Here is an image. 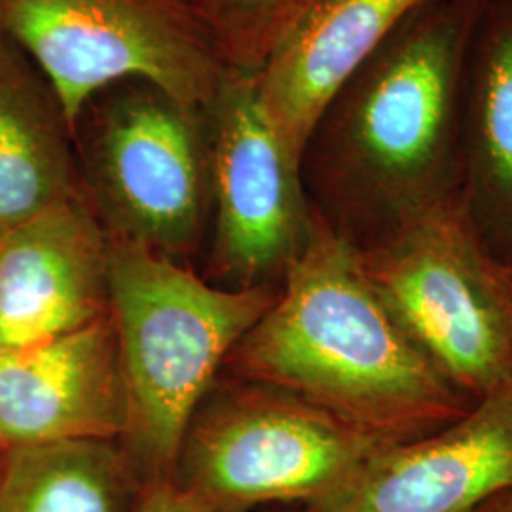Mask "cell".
<instances>
[{"instance_id":"277c9868","label":"cell","mask_w":512,"mask_h":512,"mask_svg":"<svg viewBox=\"0 0 512 512\" xmlns=\"http://www.w3.org/2000/svg\"><path fill=\"white\" fill-rule=\"evenodd\" d=\"M73 139L84 194L109 236L173 260L200 247L213 215L207 110L124 78L82 103Z\"/></svg>"},{"instance_id":"5bb4252c","label":"cell","mask_w":512,"mask_h":512,"mask_svg":"<svg viewBox=\"0 0 512 512\" xmlns=\"http://www.w3.org/2000/svg\"><path fill=\"white\" fill-rule=\"evenodd\" d=\"M82 194L67 110L35 61L0 33V234Z\"/></svg>"},{"instance_id":"7a4b0ae2","label":"cell","mask_w":512,"mask_h":512,"mask_svg":"<svg viewBox=\"0 0 512 512\" xmlns=\"http://www.w3.org/2000/svg\"><path fill=\"white\" fill-rule=\"evenodd\" d=\"M313 219L274 306L228 363L384 444L420 439L461 418L475 401L406 334L368 279L359 247Z\"/></svg>"},{"instance_id":"8fae6325","label":"cell","mask_w":512,"mask_h":512,"mask_svg":"<svg viewBox=\"0 0 512 512\" xmlns=\"http://www.w3.org/2000/svg\"><path fill=\"white\" fill-rule=\"evenodd\" d=\"M109 232L86 194L0 241V351L54 340L109 313Z\"/></svg>"},{"instance_id":"3957f363","label":"cell","mask_w":512,"mask_h":512,"mask_svg":"<svg viewBox=\"0 0 512 512\" xmlns=\"http://www.w3.org/2000/svg\"><path fill=\"white\" fill-rule=\"evenodd\" d=\"M109 238V313L131 406L126 454L139 484L167 480L217 370L279 289H217L169 256Z\"/></svg>"},{"instance_id":"2e32d148","label":"cell","mask_w":512,"mask_h":512,"mask_svg":"<svg viewBox=\"0 0 512 512\" xmlns=\"http://www.w3.org/2000/svg\"><path fill=\"white\" fill-rule=\"evenodd\" d=\"M329 0H184L213 38L224 65L256 74Z\"/></svg>"},{"instance_id":"4fadbf2b","label":"cell","mask_w":512,"mask_h":512,"mask_svg":"<svg viewBox=\"0 0 512 512\" xmlns=\"http://www.w3.org/2000/svg\"><path fill=\"white\" fill-rule=\"evenodd\" d=\"M429 0H329L256 73L260 107L302 164L321 110Z\"/></svg>"},{"instance_id":"9c48e42d","label":"cell","mask_w":512,"mask_h":512,"mask_svg":"<svg viewBox=\"0 0 512 512\" xmlns=\"http://www.w3.org/2000/svg\"><path fill=\"white\" fill-rule=\"evenodd\" d=\"M512 488V380L420 439L385 444L306 512H473Z\"/></svg>"},{"instance_id":"ac0fdd59","label":"cell","mask_w":512,"mask_h":512,"mask_svg":"<svg viewBox=\"0 0 512 512\" xmlns=\"http://www.w3.org/2000/svg\"><path fill=\"white\" fill-rule=\"evenodd\" d=\"M473 512H512V488L482 503Z\"/></svg>"},{"instance_id":"52a82bcc","label":"cell","mask_w":512,"mask_h":512,"mask_svg":"<svg viewBox=\"0 0 512 512\" xmlns=\"http://www.w3.org/2000/svg\"><path fill=\"white\" fill-rule=\"evenodd\" d=\"M0 33L50 80L73 126L82 103L124 78H147L205 109L228 73L184 0H0Z\"/></svg>"},{"instance_id":"8992f818","label":"cell","mask_w":512,"mask_h":512,"mask_svg":"<svg viewBox=\"0 0 512 512\" xmlns=\"http://www.w3.org/2000/svg\"><path fill=\"white\" fill-rule=\"evenodd\" d=\"M384 442L270 385L255 384L198 408L173 480L228 512L302 503L336 492Z\"/></svg>"},{"instance_id":"e0dca14e","label":"cell","mask_w":512,"mask_h":512,"mask_svg":"<svg viewBox=\"0 0 512 512\" xmlns=\"http://www.w3.org/2000/svg\"><path fill=\"white\" fill-rule=\"evenodd\" d=\"M129 512H228L181 488L173 478L139 484Z\"/></svg>"},{"instance_id":"d6986e66","label":"cell","mask_w":512,"mask_h":512,"mask_svg":"<svg viewBox=\"0 0 512 512\" xmlns=\"http://www.w3.org/2000/svg\"><path fill=\"white\" fill-rule=\"evenodd\" d=\"M2 458H4V448H2V444H0V471H2Z\"/></svg>"},{"instance_id":"ffe728a7","label":"cell","mask_w":512,"mask_h":512,"mask_svg":"<svg viewBox=\"0 0 512 512\" xmlns=\"http://www.w3.org/2000/svg\"><path fill=\"white\" fill-rule=\"evenodd\" d=\"M509 274V285H511V294H512V272H507Z\"/></svg>"},{"instance_id":"44dd1931","label":"cell","mask_w":512,"mask_h":512,"mask_svg":"<svg viewBox=\"0 0 512 512\" xmlns=\"http://www.w3.org/2000/svg\"><path fill=\"white\" fill-rule=\"evenodd\" d=\"M2 238H4V234H0V241H2Z\"/></svg>"},{"instance_id":"7c38bea8","label":"cell","mask_w":512,"mask_h":512,"mask_svg":"<svg viewBox=\"0 0 512 512\" xmlns=\"http://www.w3.org/2000/svg\"><path fill=\"white\" fill-rule=\"evenodd\" d=\"M459 209L499 268L512 272V0H482L459 124Z\"/></svg>"},{"instance_id":"9a60e30c","label":"cell","mask_w":512,"mask_h":512,"mask_svg":"<svg viewBox=\"0 0 512 512\" xmlns=\"http://www.w3.org/2000/svg\"><path fill=\"white\" fill-rule=\"evenodd\" d=\"M137 490L126 450L109 440L4 450L0 512H129Z\"/></svg>"},{"instance_id":"5b68a950","label":"cell","mask_w":512,"mask_h":512,"mask_svg":"<svg viewBox=\"0 0 512 512\" xmlns=\"http://www.w3.org/2000/svg\"><path fill=\"white\" fill-rule=\"evenodd\" d=\"M361 258L385 306L463 395L476 403L511 382L509 274L482 249L459 202L408 224Z\"/></svg>"},{"instance_id":"ba28073f","label":"cell","mask_w":512,"mask_h":512,"mask_svg":"<svg viewBox=\"0 0 512 512\" xmlns=\"http://www.w3.org/2000/svg\"><path fill=\"white\" fill-rule=\"evenodd\" d=\"M205 110L215 264L239 289L272 285L283 279L313 228L302 165L260 107L256 74L228 69Z\"/></svg>"},{"instance_id":"30bf717a","label":"cell","mask_w":512,"mask_h":512,"mask_svg":"<svg viewBox=\"0 0 512 512\" xmlns=\"http://www.w3.org/2000/svg\"><path fill=\"white\" fill-rule=\"evenodd\" d=\"M129 418L128 384L110 313L54 340L0 351L4 450L126 439Z\"/></svg>"},{"instance_id":"6da1fadb","label":"cell","mask_w":512,"mask_h":512,"mask_svg":"<svg viewBox=\"0 0 512 512\" xmlns=\"http://www.w3.org/2000/svg\"><path fill=\"white\" fill-rule=\"evenodd\" d=\"M482 0H429L349 76L302 152L311 211L361 251L459 202L463 78Z\"/></svg>"}]
</instances>
